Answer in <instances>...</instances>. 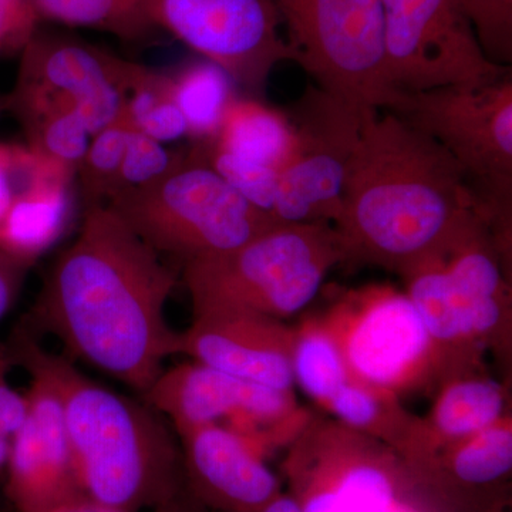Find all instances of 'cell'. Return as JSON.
<instances>
[{
    "label": "cell",
    "mask_w": 512,
    "mask_h": 512,
    "mask_svg": "<svg viewBox=\"0 0 512 512\" xmlns=\"http://www.w3.org/2000/svg\"><path fill=\"white\" fill-rule=\"evenodd\" d=\"M170 80L171 96L187 120L188 136L214 140L235 100L231 77L205 60L185 67Z\"/></svg>",
    "instance_id": "obj_24"
},
{
    "label": "cell",
    "mask_w": 512,
    "mask_h": 512,
    "mask_svg": "<svg viewBox=\"0 0 512 512\" xmlns=\"http://www.w3.org/2000/svg\"><path fill=\"white\" fill-rule=\"evenodd\" d=\"M67 170L46 160L28 187L16 195L0 221L2 251L33 264L60 238L72 210Z\"/></svg>",
    "instance_id": "obj_20"
},
{
    "label": "cell",
    "mask_w": 512,
    "mask_h": 512,
    "mask_svg": "<svg viewBox=\"0 0 512 512\" xmlns=\"http://www.w3.org/2000/svg\"><path fill=\"white\" fill-rule=\"evenodd\" d=\"M111 205L157 254L181 266L225 254L274 227L201 154L181 158L163 177L113 195Z\"/></svg>",
    "instance_id": "obj_5"
},
{
    "label": "cell",
    "mask_w": 512,
    "mask_h": 512,
    "mask_svg": "<svg viewBox=\"0 0 512 512\" xmlns=\"http://www.w3.org/2000/svg\"><path fill=\"white\" fill-rule=\"evenodd\" d=\"M293 379L309 399L325 409L352 373L319 316L305 319L295 328L292 355Z\"/></svg>",
    "instance_id": "obj_23"
},
{
    "label": "cell",
    "mask_w": 512,
    "mask_h": 512,
    "mask_svg": "<svg viewBox=\"0 0 512 512\" xmlns=\"http://www.w3.org/2000/svg\"><path fill=\"white\" fill-rule=\"evenodd\" d=\"M141 396L177 436L220 424L251 441L264 457L288 447L312 417L293 392L247 382L194 360L164 367Z\"/></svg>",
    "instance_id": "obj_10"
},
{
    "label": "cell",
    "mask_w": 512,
    "mask_h": 512,
    "mask_svg": "<svg viewBox=\"0 0 512 512\" xmlns=\"http://www.w3.org/2000/svg\"><path fill=\"white\" fill-rule=\"evenodd\" d=\"M10 441H12V437H8L5 436V434L0 433V471H2L3 468L8 467Z\"/></svg>",
    "instance_id": "obj_37"
},
{
    "label": "cell",
    "mask_w": 512,
    "mask_h": 512,
    "mask_svg": "<svg viewBox=\"0 0 512 512\" xmlns=\"http://www.w3.org/2000/svg\"><path fill=\"white\" fill-rule=\"evenodd\" d=\"M323 410L350 429L382 441L400 458L412 447L420 427V417L404 409L400 396L353 376Z\"/></svg>",
    "instance_id": "obj_21"
},
{
    "label": "cell",
    "mask_w": 512,
    "mask_h": 512,
    "mask_svg": "<svg viewBox=\"0 0 512 512\" xmlns=\"http://www.w3.org/2000/svg\"><path fill=\"white\" fill-rule=\"evenodd\" d=\"M256 512H303L301 505L291 494L279 493Z\"/></svg>",
    "instance_id": "obj_35"
},
{
    "label": "cell",
    "mask_w": 512,
    "mask_h": 512,
    "mask_svg": "<svg viewBox=\"0 0 512 512\" xmlns=\"http://www.w3.org/2000/svg\"><path fill=\"white\" fill-rule=\"evenodd\" d=\"M28 375L29 413L10 441L5 494L15 512H57L89 498L74 473L59 396L45 377Z\"/></svg>",
    "instance_id": "obj_16"
},
{
    "label": "cell",
    "mask_w": 512,
    "mask_h": 512,
    "mask_svg": "<svg viewBox=\"0 0 512 512\" xmlns=\"http://www.w3.org/2000/svg\"><path fill=\"white\" fill-rule=\"evenodd\" d=\"M484 52L505 66L512 56V0H460ZM507 67V66H505Z\"/></svg>",
    "instance_id": "obj_30"
},
{
    "label": "cell",
    "mask_w": 512,
    "mask_h": 512,
    "mask_svg": "<svg viewBox=\"0 0 512 512\" xmlns=\"http://www.w3.org/2000/svg\"><path fill=\"white\" fill-rule=\"evenodd\" d=\"M131 67L79 40L36 33L23 47L9 103L25 127L73 111L93 137L120 120Z\"/></svg>",
    "instance_id": "obj_13"
},
{
    "label": "cell",
    "mask_w": 512,
    "mask_h": 512,
    "mask_svg": "<svg viewBox=\"0 0 512 512\" xmlns=\"http://www.w3.org/2000/svg\"><path fill=\"white\" fill-rule=\"evenodd\" d=\"M208 157L210 160L207 161L211 167L249 204L264 211L265 214H272L278 187V171L242 160L217 147L212 148Z\"/></svg>",
    "instance_id": "obj_28"
},
{
    "label": "cell",
    "mask_w": 512,
    "mask_h": 512,
    "mask_svg": "<svg viewBox=\"0 0 512 512\" xmlns=\"http://www.w3.org/2000/svg\"><path fill=\"white\" fill-rule=\"evenodd\" d=\"M510 412V397L505 384L485 375L484 369L468 370L444 379L436 400L421 419L419 433L404 466L419 463L448 446L468 439Z\"/></svg>",
    "instance_id": "obj_19"
},
{
    "label": "cell",
    "mask_w": 512,
    "mask_h": 512,
    "mask_svg": "<svg viewBox=\"0 0 512 512\" xmlns=\"http://www.w3.org/2000/svg\"><path fill=\"white\" fill-rule=\"evenodd\" d=\"M180 440L185 487L212 512H256L281 493L264 456L237 431L210 424Z\"/></svg>",
    "instance_id": "obj_18"
},
{
    "label": "cell",
    "mask_w": 512,
    "mask_h": 512,
    "mask_svg": "<svg viewBox=\"0 0 512 512\" xmlns=\"http://www.w3.org/2000/svg\"><path fill=\"white\" fill-rule=\"evenodd\" d=\"M133 130L161 144L188 136L187 120L175 104L173 96L158 103Z\"/></svg>",
    "instance_id": "obj_32"
},
{
    "label": "cell",
    "mask_w": 512,
    "mask_h": 512,
    "mask_svg": "<svg viewBox=\"0 0 512 512\" xmlns=\"http://www.w3.org/2000/svg\"><path fill=\"white\" fill-rule=\"evenodd\" d=\"M153 512H212L205 505H202L197 498L192 497L190 491L185 488L183 493L178 495L175 500L171 501L164 507L158 508Z\"/></svg>",
    "instance_id": "obj_34"
},
{
    "label": "cell",
    "mask_w": 512,
    "mask_h": 512,
    "mask_svg": "<svg viewBox=\"0 0 512 512\" xmlns=\"http://www.w3.org/2000/svg\"><path fill=\"white\" fill-rule=\"evenodd\" d=\"M30 150L53 163L72 168L82 163L92 134L73 111H57L26 127Z\"/></svg>",
    "instance_id": "obj_27"
},
{
    "label": "cell",
    "mask_w": 512,
    "mask_h": 512,
    "mask_svg": "<svg viewBox=\"0 0 512 512\" xmlns=\"http://www.w3.org/2000/svg\"><path fill=\"white\" fill-rule=\"evenodd\" d=\"M6 349L13 366L45 377L59 396L74 473L90 501L153 512L187 488L180 440L144 400L94 382L69 357L47 352L25 326L13 329Z\"/></svg>",
    "instance_id": "obj_3"
},
{
    "label": "cell",
    "mask_w": 512,
    "mask_h": 512,
    "mask_svg": "<svg viewBox=\"0 0 512 512\" xmlns=\"http://www.w3.org/2000/svg\"><path fill=\"white\" fill-rule=\"evenodd\" d=\"M148 20L259 93L279 63L293 62L271 0H146Z\"/></svg>",
    "instance_id": "obj_14"
},
{
    "label": "cell",
    "mask_w": 512,
    "mask_h": 512,
    "mask_svg": "<svg viewBox=\"0 0 512 512\" xmlns=\"http://www.w3.org/2000/svg\"><path fill=\"white\" fill-rule=\"evenodd\" d=\"M0 512H8V511H5V510H3V508H0Z\"/></svg>",
    "instance_id": "obj_38"
},
{
    "label": "cell",
    "mask_w": 512,
    "mask_h": 512,
    "mask_svg": "<svg viewBox=\"0 0 512 512\" xmlns=\"http://www.w3.org/2000/svg\"><path fill=\"white\" fill-rule=\"evenodd\" d=\"M40 20L137 39L153 30L146 0H32Z\"/></svg>",
    "instance_id": "obj_25"
},
{
    "label": "cell",
    "mask_w": 512,
    "mask_h": 512,
    "mask_svg": "<svg viewBox=\"0 0 512 512\" xmlns=\"http://www.w3.org/2000/svg\"><path fill=\"white\" fill-rule=\"evenodd\" d=\"M333 227L345 264L406 278L490 225L457 161L386 111L366 120Z\"/></svg>",
    "instance_id": "obj_2"
},
{
    "label": "cell",
    "mask_w": 512,
    "mask_h": 512,
    "mask_svg": "<svg viewBox=\"0 0 512 512\" xmlns=\"http://www.w3.org/2000/svg\"><path fill=\"white\" fill-rule=\"evenodd\" d=\"M319 319L356 379L397 396L439 386V355L406 292L386 285L356 289Z\"/></svg>",
    "instance_id": "obj_9"
},
{
    "label": "cell",
    "mask_w": 512,
    "mask_h": 512,
    "mask_svg": "<svg viewBox=\"0 0 512 512\" xmlns=\"http://www.w3.org/2000/svg\"><path fill=\"white\" fill-rule=\"evenodd\" d=\"M404 467L420 512H510L511 414Z\"/></svg>",
    "instance_id": "obj_15"
},
{
    "label": "cell",
    "mask_w": 512,
    "mask_h": 512,
    "mask_svg": "<svg viewBox=\"0 0 512 512\" xmlns=\"http://www.w3.org/2000/svg\"><path fill=\"white\" fill-rule=\"evenodd\" d=\"M180 161L181 158L170 153L163 144L136 130H130L126 151H124L123 161H121L119 175H117L111 197L119 192L143 187V185L157 181L168 171L173 170Z\"/></svg>",
    "instance_id": "obj_29"
},
{
    "label": "cell",
    "mask_w": 512,
    "mask_h": 512,
    "mask_svg": "<svg viewBox=\"0 0 512 512\" xmlns=\"http://www.w3.org/2000/svg\"><path fill=\"white\" fill-rule=\"evenodd\" d=\"M390 111L433 138L457 161L491 229L510 234L511 72L483 86L400 93Z\"/></svg>",
    "instance_id": "obj_6"
},
{
    "label": "cell",
    "mask_w": 512,
    "mask_h": 512,
    "mask_svg": "<svg viewBox=\"0 0 512 512\" xmlns=\"http://www.w3.org/2000/svg\"><path fill=\"white\" fill-rule=\"evenodd\" d=\"M57 512H119L109 510V508L100 507V505L94 504L93 501L86 500L82 503L70 505V507L63 508V510Z\"/></svg>",
    "instance_id": "obj_36"
},
{
    "label": "cell",
    "mask_w": 512,
    "mask_h": 512,
    "mask_svg": "<svg viewBox=\"0 0 512 512\" xmlns=\"http://www.w3.org/2000/svg\"><path fill=\"white\" fill-rule=\"evenodd\" d=\"M295 328L284 320L245 312L195 315L180 332L178 355L227 375L282 392H293Z\"/></svg>",
    "instance_id": "obj_17"
},
{
    "label": "cell",
    "mask_w": 512,
    "mask_h": 512,
    "mask_svg": "<svg viewBox=\"0 0 512 512\" xmlns=\"http://www.w3.org/2000/svg\"><path fill=\"white\" fill-rule=\"evenodd\" d=\"M282 473L303 512H419L399 454L335 419L312 414L289 444Z\"/></svg>",
    "instance_id": "obj_8"
},
{
    "label": "cell",
    "mask_w": 512,
    "mask_h": 512,
    "mask_svg": "<svg viewBox=\"0 0 512 512\" xmlns=\"http://www.w3.org/2000/svg\"><path fill=\"white\" fill-rule=\"evenodd\" d=\"M131 128L123 121L94 134L79 164L80 177L90 204H106L113 194Z\"/></svg>",
    "instance_id": "obj_26"
},
{
    "label": "cell",
    "mask_w": 512,
    "mask_h": 512,
    "mask_svg": "<svg viewBox=\"0 0 512 512\" xmlns=\"http://www.w3.org/2000/svg\"><path fill=\"white\" fill-rule=\"evenodd\" d=\"M345 264L329 222L276 224L234 251L181 266L192 315L245 312L285 320L318 296L336 265Z\"/></svg>",
    "instance_id": "obj_4"
},
{
    "label": "cell",
    "mask_w": 512,
    "mask_h": 512,
    "mask_svg": "<svg viewBox=\"0 0 512 512\" xmlns=\"http://www.w3.org/2000/svg\"><path fill=\"white\" fill-rule=\"evenodd\" d=\"M178 285L164 262L109 204L89 205L76 238L50 266L28 318L63 355L86 363L138 394L178 355L180 332L165 309Z\"/></svg>",
    "instance_id": "obj_1"
},
{
    "label": "cell",
    "mask_w": 512,
    "mask_h": 512,
    "mask_svg": "<svg viewBox=\"0 0 512 512\" xmlns=\"http://www.w3.org/2000/svg\"><path fill=\"white\" fill-rule=\"evenodd\" d=\"M33 264L0 249V320L18 299Z\"/></svg>",
    "instance_id": "obj_33"
},
{
    "label": "cell",
    "mask_w": 512,
    "mask_h": 512,
    "mask_svg": "<svg viewBox=\"0 0 512 512\" xmlns=\"http://www.w3.org/2000/svg\"><path fill=\"white\" fill-rule=\"evenodd\" d=\"M214 141V147L232 156L281 173L291 158L295 136L286 114L259 101L234 100Z\"/></svg>",
    "instance_id": "obj_22"
},
{
    "label": "cell",
    "mask_w": 512,
    "mask_h": 512,
    "mask_svg": "<svg viewBox=\"0 0 512 512\" xmlns=\"http://www.w3.org/2000/svg\"><path fill=\"white\" fill-rule=\"evenodd\" d=\"M289 120L295 144L278 177L272 218L282 224L333 222L367 113L320 87H309Z\"/></svg>",
    "instance_id": "obj_12"
},
{
    "label": "cell",
    "mask_w": 512,
    "mask_h": 512,
    "mask_svg": "<svg viewBox=\"0 0 512 512\" xmlns=\"http://www.w3.org/2000/svg\"><path fill=\"white\" fill-rule=\"evenodd\" d=\"M384 59L396 93L483 86L510 72L484 52L460 0H380Z\"/></svg>",
    "instance_id": "obj_11"
},
{
    "label": "cell",
    "mask_w": 512,
    "mask_h": 512,
    "mask_svg": "<svg viewBox=\"0 0 512 512\" xmlns=\"http://www.w3.org/2000/svg\"><path fill=\"white\" fill-rule=\"evenodd\" d=\"M39 22L32 0H0V55L23 50Z\"/></svg>",
    "instance_id": "obj_31"
},
{
    "label": "cell",
    "mask_w": 512,
    "mask_h": 512,
    "mask_svg": "<svg viewBox=\"0 0 512 512\" xmlns=\"http://www.w3.org/2000/svg\"><path fill=\"white\" fill-rule=\"evenodd\" d=\"M293 62L320 89L367 113L390 111L400 94L384 59L380 0H271Z\"/></svg>",
    "instance_id": "obj_7"
}]
</instances>
